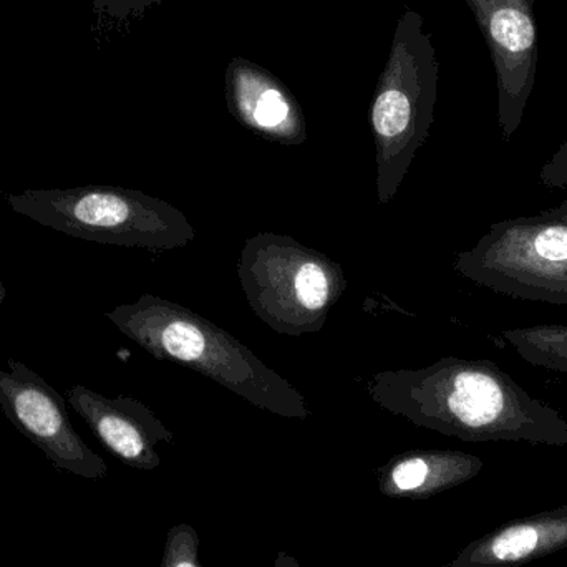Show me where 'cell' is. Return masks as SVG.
<instances>
[{
    "instance_id": "obj_17",
    "label": "cell",
    "mask_w": 567,
    "mask_h": 567,
    "mask_svg": "<svg viewBox=\"0 0 567 567\" xmlns=\"http://www.w3.org/2000/svg\"><path fill=\"white\" fill-rule=\"evenodd\" d=\"M272 567H300V565L293 556L287 555L286 551H279Z\"/></svg>"
},
{
    "instance_id": "obj_5",
    "label": "cell",
    "mask_w": 567,
    "mask_h": 567,
    "mask_svg": "<svg viewBox=\"0 0 567 567\" xmlns=\"http://www.w3.org/2000/svg\"><path fill=\"white\" fill-rule=\"evenodd\" d=\"M238 276L252 312L286 337L320 332L347 289L339 262L269 231L246 239Z\"/></svg>"
},
{
    "instance_id": "obj_6",
    "label": "cell",
    "mask_w": 567,
    "mask_h": 567,
    "mask_svg": "<svg viewBox=\"0 0 567 567\" xmlns=\"http://www.w3.org/2000/svg\"><path fill=\"white\" fill-rule=\"evenodd\" d=\"M453 268L502 296L567 303V199L539 215L493 223Z\"/></svg>"
},
{
    "instance_id": "obj_2",
    "label": "cell",
    "mask_w": 567,
    "mask_h": 567,
    "mask_svg": "<svg viewBox=\"0 0 567 567\" xmlns=\"http://www.w3.org/2000/svg\"><path fill=\"white\" fill-rule=\"evenodd\" d=\"M105 316L150 355L208 377L258 409L284 419L312 415L302 393L286 377L235 336L182 303L145 293Z\"/></svg>"
},
{
    "instance_id": "obj_4",
    "label": "cell",
    "mask_w": 567,
    "mask_h": 567,
    "mask_svg": "<svg viewBox=\"0 0 567 567\" xmlns=\"http://www.w3.org/2000/svg\"><path fill=\"white\" fill-rule=\"evenodd\" d=\"M7 203L17 215L45 228L99 245L163 252L186 248L196 238L185 213L138 189H29L10 195Z\"/></svg>"
},
{
    "instance_id": "obj_3",
    "label": "cell",
    "mask_w": 567,
    "mask_h": 567,
    "mask_svg": "<svg viewBox=\"0 0 567 567\" xmlns=\"http://www.w3.org/2000/svg\"><path fill=\"white\" fill-rule=\"evenodd\" d=\"M439 62L423 19L406 9L396 23L389 60L370 106L377 150V199L395 198L433 125Z\"/></svg>"
},
{
    "instance_id": "obj_15",
    "label": "cell",
    "mask_w": 567,
    "mask_h": 567,
    "mask_svg": "<svg viewBox=\"0 0 567 567\" xmlns=\"http://www.w3.org/2000/svg\"><path fill=\"white\" fill-rule=\"evenodd\" d=\"M163 2L165 0H92V9L102 22L126 25Z\"/></svg>"
},
{
    "instance_id": "obj_13",
    "label": "cell",
    "mask_w": 567,
    "mask_h": 567,
    "mask_svg": "<svg viewBox=\"0 0 567 567\" xmlns=\"http://www.w3.org/2000/svg\"><path fill=\"white\" fill-rule=\"evenodd\" d=\"M502 336L532 365L567 373V322L516 327Z\"/></svg>"
},
{
    "instance_id": "obj_1",
    "label": "cell",
    "mask_w": 567,
    "mask_h": 567,
    "mask_svg": "<svg viewBox=\"0 0 567 567\" xmlns=\"http://www.w3.org/2000/svg\"><path fill=\"white\" fill-rule=\"evenodd\" d=\"M367 393L392 415L463 442L567 446L561 413L493 360L443 357L423 369L373 373Z\"/></svg>"
},
{
    "instance_id": "obj_14",
    "label": "cell",
    "mask_w": 567,
    "mask_h": 567,
    "mask_svg": "<svg viewBox=\"0 0 567 567\" xmlns=\"http://www.w3.org/2000/svg\"><path fill=\"white\" fill-rule=\"evenodd\" d=\"M199 535L192 525L179 523L166 533L159 567H203L199 559Z\"/></svg>"
},
{
    "instance_id": "obj_16",
    "label": "cell",
    "mask_w": 567,
    "mask_h": 567,
    "mask_svg": "<svg viewBox=\"0 0 567 567\" xmlns=\"http://www.w3.org/2000/svg\"><path fill=\"white\" fill-rule=\"evenodd\" d=\"M539 179H542V185L549 189L567 188V142L543 166Z\"/></svg>"
},
{
    "instance_id": "obj_7",
    "label": "cell",
    "mask_w": 567,
    "mask_h": 567,
    "mask_svg": "<svg viewBox=\"0 0 567 567\" xmlns=\"http://www.w3.org/2000/svg\"><path fill=\"white\" fill-rule=\"evenodd\" d=\"M0 370V410L59 472L85 480H102L109 473L70 422L65 400L25 363L9 359Z\"/></svg>"
},
{
    "instance_id": "obj_11",
    "label": "cell",
    "mask_w": 567,
    "mask_h": 567,
    "mask_svg": "<svg viewBox=\"0 0 567 567\" xmlns=\"http://www.w3.org/2000/svg\"><path fill=\"white\" fill-rule=\"evenodd\" d=\"M483 460L458 450H410L375 470L377 486L386 498L429 499L476 478Z\"/></svg>"
},
{
    "instance_id": "obj_12",
    "label": "cell",
    "mask_w": 567,
    "mask_h": 567,
    "mask_svg": "<svg viewBox=\"0 0 567 567\" xmlns=\"http://www.w3.org/2000/svg\"><path fill=\"white\" fill-rule=\"evenodd\" d=\"M486 29L489 45L498 55L499 65V116L508 109L513 90V70H523L529 83L533 80V55H535L536 30L528 3L518 6L512 0L496 6L495 0H468Z\"/></svg>"
},
{
    "instance_id": "obj_8",
    "label": "cell",
    "mask_w": 567,
    "mask_h": 567,
    "mask_svg": "<svg viewBox=\"0 0 567 567\" xmlns=\"http://www.w3.org/2000/svg\"><path fill=\"white\" fill-rule=\"evenodd\" d=\"M66 402L82 416L106 452L130 468L143 472L158 468L162 456L156 446L175 440V433L152 409L132 396L109 399L95 390L75 385L66 390Z\"/></svg>"
},
{
    "instance_id": "obj_18",
    "label": "cell",
    "mask_w": 567,
    "mask_h": 567,
    "mask_svg": "<svg viewBox=\"0 0 567 567\" xmlns=\"http://www.w3.org/2000/svg\"><path fill=\"white\" fill-rule=\"evenodd\" d=\"M7 290L6 286H3V282L0 281V307H2L3 300H6Z\"/></svg>"
},
{
    "instance_id": "obj_10",
    "label": "cell",
    "mask_w": 567,
    "mask_h": 567,
    "mask_svg": "<svg viewBox=\"0 0 567 567\" xmlns=\"http://www.w3.org/2000/svg\"><path fill=\"white\" fill-rule=\"evenodd\" d=\"M566 548L567 506H559L492 529L446 567H522Z\"/></svg>"
},
{
    "instance_id": "obj_9",
    "label": "cell",
    "mask_w": 567,
    "mask_h": 567,
    "mask_svg": "<svg viewBox=\"0 0 567 567\" xmlns=\"http://www.w3.org/2000/svg\"><path fill=\"white\" fill-rule=\"evenodd\" d=\"M226 103L245 128L279 145H302L306 120L296 96L262 66L233 59L226 69Z\"/></svg>"
}]
</instances>
